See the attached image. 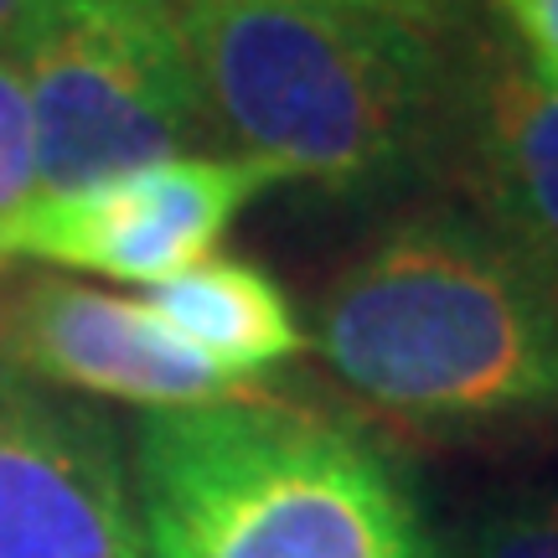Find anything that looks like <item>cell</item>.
<instances>
[{
    "instance_id": "cell-12",
    "label": "cell",
    "mask_w": 558,
    "mask_h": 558,
    "mask_svg": "<svg viewBox=\"0 0 558 558\" xmlns=\"http://www.w3.org/2000/svg\"><path fill=\"white\" fill-rule=\"evenodd\" d=\"M269 5H320V11H362V16L418 21L435 32H460L476 16L481 0H269Z\"/></svg>"
},
{
    "instance_id": "cell-3",
    "label": "cell",
    "mask_w": 558,
    "mask_h": 558,
    "mask_svg": "<svg viewBox=\"0 0 558 558\" xmlns=\"http://www.w3.org/2000/svg\"><path fill=\"white\" fill-rule=\"evenodd\" d=\"M135 512L145 558H445L373 439L269 388L140 414Z\"/></svg>"
},
{
    "instance_id": "cell-13",
    "label": "cell",
    "mask_w": 558,
    "mask_h": 558,
    "mask_svg": "<svg viewBox=\"0 0 558 558\" xmlns=\"http://www.w3.org/2000/svg\"><path fill=\"white\" fill-rule=\"evenodd\" d=\"M518 32L527 68L558 88V0H497Z\"/></svg>"
},
{
    "instance_id": "cell-1",
    "label": "cell",
    "mask_w": 558,
    "mask_h": 558,
    "mask_svg": "<svg viewBox=\"0 0 558 558\" xmlns=\"http://www.w3.org/2000/svg\"><path fill=\"white\" fill-rule=\"evenodd\" d=\"M160 5L222 156L275 181L383 192L450 145L465 78L456 32L269 0Z\"/></svg>"
},
{
    "instance_id": "cell-8",
    "label": "cell",
    "mask_w": 558,
    "mask_h": 558,
    "mask_svg": "<svg viewBox=\"0 0 558 558\" xmlns=\"http://www.w3.org/2000/svg\"><path fill=\"white\" fill-rule=\"evenodd\" d=\"M450 150L476 222L558 290V88L507 47H481L465 58Z\"/></svg>"
},
{
    "instance_id": "cell-7",
    "label": "cell",
    "mask_w": 558,
    "mask_h": 558,
    "mask_svg": "<svg viewBox=\"0 0 558 558\" xmlns=\"http://www.w3.org/2000/svg\"><path fill=\"white\" fill-rule=\"evenodd\" d=\"M0 357L47 388L135 403L145 414L259 393L254 383H233L192 347H181L145 311V300L109 295L62 275L21 279L0 300Z\"/></svg>"
},
{
    "instance_id": "cell-9",
    "label": "cell",
    "mask_w": 558,
    "mask_h": 558,
    "mask_svg": "<svg viewBox=\"0 0 558 558\" xmlns=\"http://www.w3.org/2000/svg\"><path fill=\"white\" fill-rule=\"evenodd\" d=\"M140 300L181 347H192L233 383L264 388V373L305 352V326L290 295L248 259L207 254L192 269L150 284Z\"/></svg>"
},
{
    "instance_id": "cell-14",
    "label": "cell",
    "mask_w": 558,
    "mask_h": 558,
    "mask_svg": "<svg viewBox=\"0 0 558 558\" xmlns=\"http://www.w3.org/2000/svg\"><path fill=\"white\" fill-rule=\"evenodd\" d=\"M26 5H32V0H0V52H5V41H11V32L21 26V16H26Z\"/></svg>"
},
{
    "instance_id": "cell-5",
    "label": "cell",
    "mask_w": 558,
    "mask_h": 558,
    "mask_svg": "<svg viewBox=\"0 0 558 558\" xmlns=\"http://www.w3.org/2000/svg\"><path fill=\"white\" fill-rule=\"evenodd\" d=\"M269 171L243 156L202 150L124 171L114 181L37 197L0 228V264L37 259L130 284L160 279L207 259L228 222L269 186Z\"/></svg>"
},
{
    "instance_id": "cell-4",
    "label": "cell",
    "mask_w": 558,
    "mask_h": 558,
    "mask_svg": "<svg viewBox=\"0 0 558 558\" xmlns=\"http://www.w3.org/2000/svg\"><path fill=\"white\" fill-rule=\"evenodd\" d=\"M5 52L32 94L37 197L218 150L160 0H32Z\"/></svg>"
},
{
    "instance_id": "cell-6",
    "label": "cell",
    "mask_w": 558,
    "mask_h": 558,
    "mask_svg": "<svg viewBox=\"0 0 558 558\" xmlns=\"http://www.w3.org/2000/svg\"><path fill=\"white\" fill-rule=\"evenodd\" d=\"M0 558H145L120 439L99 409L0 357Z\"/></svg>"
},
{
    "instance_id": "cell-2",
    "label": "cell",
    "mask_w": 558,
    "mask_h": 558,
    "mask_svg": "<svg viewBox=\"0 0 558 558\" xmlns=\"http://www.w3.org/2000/svg\"><path fill=\"white\" fill-rule=\"evenodd\" d=\"M316 352L418 439L558 424V290L460 213L393 222L326 290Z\"/></svg>"
},
{
    "instance_id": "cell-11",
    "label": "cell",
    "mask_w": 558,
    "mask_h": 558,
    "mask_svg": "<svg viewBox=\"0 0 558 558\" xmlns=\"http://www.w3.org/2000/svg\"><path fill=\"white\" fill-rule=\"evenodd\" d=\"M37 202V124H32V94L26 78L0 52V228L16 222Z\"/></svg>"
},
{
    "instance_id": "cell-10",
    "label": "cell",
    "mask_w": 558,
    "mask_h": 558,
    "mask_svg": "<svg viewBox=\"0 0 558 558\" xmlns=\"http://www.w3.org/2000/svg\"><path fill=\"white\" fill-rule=\"evenodd\" d=\"M460 558H558V492L486 501L460 533Z\"/></svg>"
}]
</instances>
